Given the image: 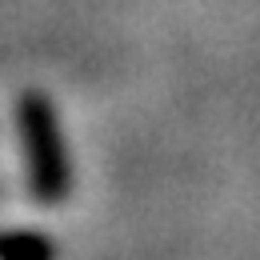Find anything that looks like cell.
Wrapping results in <instances>:
<instances>
[{
	"label": "cell",
	"instance_id": "obj_2",
	"mask_svg": "<svg viewBox=\"0 0 260 260\" xmlns=\"http://www.w3.org/2000/svg\"><path fill=\"white\" fill-rule=\"evenodd\" d=\"M0 260H52V244L40 232H0Z\"/></svg>",
	"mask_w": 260,
	"mask_h": 260
},
{
	"label": "cell",
	"instance_id": "obj_1",
	"mask_svg": "<svg viewBox=\"0 0 260 260\" xmlns=\"http://www.w3.org/2000/svg\"><path fill=\"white\" fill-rule=\"evenodd\" d=\"M16 132L24 148V172L28 188L40 204H64L72 188V164H68V144L56 108L44 92H24L16 104Z\"/></svg>",
	"mask_w": 260,
	"mask_h": 260
}]
</instances>
